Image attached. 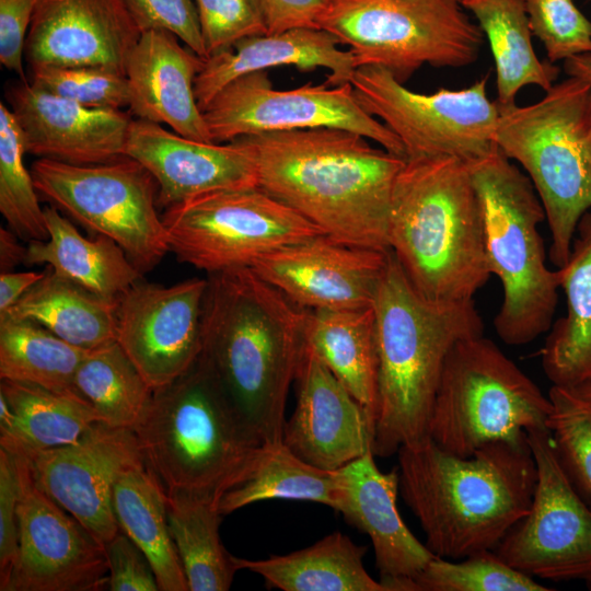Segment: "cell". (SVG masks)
<instances>
[{
	"label": "cell",
	"mask_w": 591,
	"mask_h": 591,
	"mask_svg": "<svg viewBox=\"0 0 591 591\" xmlns=\"http://www.w3.org/2000/svg\"><path fill=\"white\" fill-rule=\"evenodd\" d=\"M241 139L252 152L259 188L324 234L347 244L390 251L392 193L405 159L339 128Z\"/></svg>",
	"instance_id": "6da1fadb"
},
{
	"label": "cell",
	"mask_w": 591,
	"mask_h": 591,
	"mask_svg": "<svg viewBox=\"0 0 591 591\" xmlns=\"http://www.w3.org/2000/svg\"><path fill=\"white\" fill-rule=\"evenodd\" d=\"M397 456L399 493L437 557L494 551L530 510L537 471L529 442H494L462 457L428 437Z\"/></svg>",
	"instance_id": "7a4b0ae2"
},
{
	"label": "cell",
	"mask_w": 591,
	"mask_h": 591,
	"mask_svg": "<svg viewBox=\"0 0 591 591\" xmlns=\"http://www.w3.org/2000/svg\"><path fill=\"white\" fill-rule=\"evenodd\" d=\"M201 355L247 427L282 442L289 387L304 348L302 309L251 268L208 275Z\"/></svg>",
	"instance_id": "3957f363"
},
{
	"label": "cell",
	"mask_w": 591,
	"mask_h": 591,
	"mask_svg": "<svg viewBox=\"0 0 591 591\" xmlns=\"http://www.w3.org/2000/svg\"><path fill=\"white\" fill-rule=\"evenodd\" d=\"M378 357L373 453L389 457L429 437L445 359L462 339L483 335L474 301L420 296L390 251L372 302Z\"/></svg>",
	"instance_id": "277c9868"
},
{
	"label": "cell",
	"mask_w": 591,
	"mask_h": 591,
	"mask_svg": "<svg viewBox=\"0 0 591 591\" xmlns=\"http://www.w3.org/2000/svg\"><path fill=\"white\" fill-rule=\"evenodd\" d=\"M387 237L406 277L428 300L473 301L491 276L478 196L462 160L405 161L393 187Z\"/></svg>",
	"instance_id": "5b68a950"
},
{
	"label": "cell",
	"mask_w": 591,
	"mask_h": 591,
	"mask_svg": "<svg viewBox=\"0 0 591 591\" xmlns=\"http://www.w3.org/2000/svg\"><path fill=\"white\" fill-rule=\"evenodd\" d=\"M132 430L166 495L217 506L244 480L263 447L202 355L188 371L154 391Z\"/></svg>",
	"instance_id": "8992f818"
},
{
	"label": "cell",
	"mask_w": 591,
	"mask_h": 591,
	"mask_svg": "<svg viewBox=\"0 0 591 591\" xmlns=\"http://www.w3.org/2000/svg\"><path fill=\"white\" fill-rule=\"evenodd\" d=\"M467 164L482 209L488 269L502 286L495 331L507 345H525L552 327L560 288L559 269L546 265L538 231L545 210L530 178L498 148Z\"/></svg>",
	"instance_id": "52a82bcc"
},
{
	"label": "cell",
	"mask_w": 591,
	"mask_h": 591,
	"mask_svg": "<svg viewBox=\"0 0 591 591\" xmlns=\"http://www.w3.org/2000/svg\"><path fill=\"white\" fill-rule=\"evenodd\" d=\"M590 103L591 84L568 77L533 104L499 106L494 142L528 173L545 210L557 268L567 263L578 222L591 209Z\"/></svg>",
	"instance_id": "ba28073f"
},
{
	"label": "cell",
	"mask_w": 591,
	"mask_h": 591,
	"mask_svg": "<svg viewBox=\"0 0 591 591\" xmlns=\"http://www.w3.org/2000/svg\"><path fill=\"white\" fill-rule=\"evenodd\" d=\"M552 402L499 347L483 335L450 350L436 393L429 438L462 457L494 442L528 443L548 429Z\"/></svg>",
	"instance_id": "9c48e42d"
},
{
	"label": "cell",
	"mask_w": 591,
	"mask_h": 591,
	"mask_svg": "<svg viewBox=\"0 0 591 591\" xmlns=\"http://www.w3.org/2000/svg\"><path fill=\"white\" fill-rule=\"evenodd\" d=\"M461 0H328L320 28L347 45L356 67L378 66L405 83L419 68L476 61L484 34Z\"/></svg>",
	"instance_id": "30bf717a"
},
{
	"label": "cell",
	"mask_w": 591,
	"mask_h": 591,
	"mask_svg": "<svg viewBox=\"0 0 591 591\" xmlns=\"http://www.w3.org/2000/svg\"><path fill=\"white\" fill-rule=\"evenodd\" d=\"M31 173L40 196L88 230L116 242L141 273L170 252L158 211V184L136 160L74 165L38 159Z\"/></svg>",
	"instance_id": "8fae6325"
},
{
	"label": "cell",
	"mask_w": 591,
	"mask_h": 591,
	"mask_svg": "<svg viewBox=\"0 0 591 591\" xmlns=\"http://www.w3.org/2000/svg\"><path fill=\"white\" fill-rule=\"evenodd\" d=\"M170 252L218 274L252 268L265 255L323 232L258 186L196 196L163 210Z\"/></svg>",
	"instance_id": "7c38bea8"
},
{
	"label": "cell",
	"mask_w": 591,
	"mask_h": 591,
	"mask_svg": "<svg viewBox=\"0 0 591 591\" xmlns=\"http://www.w3.org/2000/svg\"><path fill=\"white\" fill-rule=\"evenodd\" d=\"M487 79L425 94L407 89L382 67L361 66L350 84L362 108L399 139L406 160L449 157L468 163L497 149L499 106L487 96Z\"/></svg>",
	"instance_id": "4fadbf2b"
},
{
	"label": "cell",
	"mask_w": 591,
	"mask_h": 591,
	"mask_svg": "<svg viewBox=\"0 0 591 591\" xmlns=\"http://www.w3.org/2000/svg\"><path fill=\"white\" fill-rule=\"evenodd\" d=\"M211 140L279 131L339 128L363 136L406 160L399 139L357 101L350 83H325L276 90L266 70L244 74L225 85L202 111Z\"/></svg>",
	"instance_id": "5bb4252c"
},
{
	"label": "cell",
	"mask_w": 591,
	"mask_h": 591,
	"mask_svg": "<svg viewBox=\"0 0 591 591\" xmlns=\"http://www.w3.org/2000/svg\"><path fill=\"white\" fill-rule=\"evenodd\" d=\"M537 479L529 512L494 552L512 568L552 581L591 575V509L567 479L548 429L528 433Z\"/></svg>",
	"instance_id": "9a60e30c"
},
{
	"label": "cell",
	"mask_w": 591,
	"mask_h": 591,
	"mask_svg": "<svg viewBox=\"0 0 591 591\" xmlns=\"http://www.w3.org/2000/svg\"><path fill=\"white\" fill-rule=\"evenodd\" d=\"M11 453L19 478V548L5 591L107 587L106 547L37 485L24 454Z\"/></svg>",
	"instance_id": "2e32d148"
},
{
	"label": "cell",
	"mask_w": 591,
	"mask_h": 591,
	"mask_svg": "<svg viewBox=\"0 0 591 591\" xmlns=\"http://www.w3.org/2000/svg\"><path fill=\"white\" fill-rule=\"evenodd\" d=\"M207 288L208 278L172 286L140 279L118 299L116 341L153 391L175 381L200 357Z\"/></svg>",
	"instance_id": "e0dca14e"
},
{
	"label": "cell",
	"mask_w": 591,
	"mask_h": 591,
	"mask_svg": "<svg viewBox=\"0 0 591 591\" xmlns=\"http://www.w3.org/2000/svg\"><path fill=\"white\" fill-rule=\"evenodd\" d=\"M18 453L28 460L37 485L106 547L120 531L114 484L144 461L134 430L96 422L74 443Z\"/></svg>",
	"instance_id": "ac0fdd59"
},
{
	"label": "cell",
	"mask_w": 591,
	"mask_h": 591,
	"mask_svg": "<svg viewBox=\"0 0 591 591\" xmlns=\"http://www.w3.org/2000/svg\"><path fill=\"white\" fill-rule=\"evenodd\" d=\"M389 253L322 233L265 255L251 269L299 309H361L372 305Z\"/></svg>",
	"instance_id": "d6986e66"
},
{
	"label": "cell",
	"mask_w": 591,
	"mask_h": 591,
	"mask_svg": "<svg viewBox=\"0 0 591 591\" xmlns=\"http://www.w3.org/2000/svg\"><path fill=\"white\" fill-rule=\"evenodd\" d=\"M294 381L297 404L282 431V443L294 455L336 471L373 452V415L305 345Z\"/></svg>",
	"instance_id": "ffe728a7"
},
{
	"label": "cell",
	"mask_w": 591,
	"mask_h": 591,
	"mask_svg": "<svg viewBox=\"0 0 591 591\" xmlns=\"http://www.w3.org/2000/svg\"><path fill=\"white\" fill-rule=\"evenodd\" d=\"M125 155L154 177L163 210L207 193L257 186L252 152L241 138L202 142L136 118L128 129Z\"/></svg>",
	"instance_id": "44dd1931"
},
{
	"label": "cell",
	"mask_w": 591,
	"mask_h": 591,
	"mask_svg": "<svg viewBox=\"0 0 591 591\" xmlns=\"http://www.w3.org/2000/svg\"><path fill=\"white\" fill-rule=\"evenodd\" d=\"M141 32L124 0H36L24 56L38 66H99L125 74Z\"/></svg>",
	"instance_id": "7402d4cb"
},
{
	"label": "cell",
	"mask_w": 591,
	"mask_h": 591,
	"mask_svg": "<svg viewBox=\"0 0 591 591\" xmlns=\"http://www.w3.org/2000/svg\"><path fill=\"white\" fill-rule=\"evenodd\" d=\"M7 97L27 154L74 165L126 157L132 118L121 109L83 106L23 81Z\"/></svg>",
	"instance_id": "603a6c76"
},
{
	"label": "cell",
	"mask_w": 591,
	"mask_h": 591,
	"mask_svg": "<svg viewBox=\"0 0 591 591\" xmlns=\"http://www.w3.org/2000/svg\"><path fill=\"white\" fill-rule=\"evenodd\" d=\"M204 61L167 31L141 33L125 66L130 113L186 138L213 142L194 88Z\"/></svg>",
	"instance_id": "cb8c5ba5"
},
{
	"label": "cell",
	"mask_w": 591,
	"mask_h": 591,
	"mask_svg": "<svg viewBox=\"0 0 591 591\" xmlns=\"http://www.w3.org/2000/svg\"><path fill=\"white\" fill-rule=\"evenodd\" d=\"M374 456L370 451L339 468L345 487L340 513L370 537L381 581L413 579L436 555L415 537L397 510V467L384 473Z\"/></svg>",
	"instance_id": "d4e9b609"
},
{
	"label": "cell",
	"mask_w": 591,
	"mask_h": 591,
	"mask_svg": "<svg viewBox=\"0 0 591 591\" xmlns=\"http://www.w3.org/2000/svg\"><path fill=\"white\" fill-rule=\"evenodd\" d=\"M339 45L333 34L311 27L245 37L205 59L195 79L197 104L202 112L233 80L276 67L292 66L301 71L324 68L328 71L327 84H348L357 67L352 53Z\"/></svg>",
	"instance_id": "484cf974"
},
{
	"label": "cell",
	"mask_w": 591,
	"mask_h": 591,
	"mask_svg": "<svg viewBox=\"0 0 591 591\" xmlns=\"http://www.w3.org/2000/svg\"><path fill=\"white\" fill-rule=\"evenodd\" d=\"M566 313L552 324L541 361L553 385L591 384V209L579 220L567 263L558 268Z\"/></svg>",
	"instance_id": "4316f807"
},
{
	"label": "cell",
	"mask_w": 591,
	"mask_h": 591,
	"mask_svg": "<svg viewBox=\"0 0 591 591\" xmlns=\"http://www.w3.org/2000/svg\"><path fill=\"white\" fill-rule=\"evenodd\" d=\"M48 239L27 244V265L47 264L53 271L106 299L118 300L142 273L112 239L84 237L56 207L44 208Z\"/></svg>",
	"instance_id": "83f0119b"
},
{
	"label": "cell",
	"mask_w": 591,
	"mask_h": 591,
	"mask_svg": "<svg viewBox=\"0 0 591 591\" xmlns=\"http://www.w3.org/2000/svg\"><path fill=\"white\" fill-rule=\"evenodd\" d=\"M100 416L76 396L42 386L1 380L0 447L40 451L77 442Z\"/></svg>",
	"instance_id": "f1b7e54d"
},
{
	"label": "cell",
	"mask_w": 591,
	"mask_h": 591,
	"mask_svg": "<svg viewBox=\"0 0 591 591\" xmlns=\"http://www.w3.org/2000/svg\"><path fill=\"white\" fill-rule=\"evenodd\" d=\"M304 345L374 417L378 357L372 305L345 310H302Z\"/></svg>",
	"instance_id": "f546056e"
},
{
	"label": "cell",
	"mask_w": 591,
	"mask_h": 591,
	"mask_svg": "<svg viewBox=\"0 0 591 591\" xmlns=\"http://www.w3.org/2000/svg\"><path fill=\"white\" fill-rule=\"evenodd\" d=\"M366 546L336 531L315 544L286 555L251 560L233 556L237 570L263 577L282 591H386L363 565Z\"/></svg>",
	"instance_id": "4dcf8cb0"
},
{
	"label": "cell",
	"mask_w": 591,
	"mask_h": 591,
	"mask_svg": "<svg viewBox=\"0 0 591 591\" xmlns=\"http://www.w3.org/2000/svg\"><path fill=\"white\" fill-rule=\"evenodd\" d=\"M118 300L100 297L50 267L3 315L32 321L85 350L116 341Z\"/></svg>",
	"instance_id": "1f68e13d"
},
{
	"label": "cell",
	"mask_w": 591,
	"mask_h": 591,
	"mask_svg": "<svg viewBox=\"0 0 591 591\" xmlns=\"http://www.w3.org/2000/svg\"><path fill=\"white\" fill-rule=\"evenodd\" d=\"M120 530L143 552L162 591H188L187 579L169 529L167 496L144 461L125 470L113 488Z\"/></svg>",
	"instance_id": "d6a6232c"
},
{
	"label": "cell",
	"mask_w": 591,
	"mask_h": 591,
	"mask_svg": "<svg viewBox=\"0 0 591 591\" xmlns=\"http://www.w3.org/2000/svg\"><path fill=\"white\" fill-rule=\"evenodd\" d=\"M487 37L496 68L497 104H515L519 91L536 85L547 91L559 69L541 60L532 45L528 15L520 0H461Z\"/></svg>",
	"instance_id": "836d02e7"
},
{
	"label": "cell",
	"mask_w": 591,
	"mask_h": 591,
	"mask_svg": "<svg viewBox=\"0 0 591 591\" xmlns=\"http://www.w3.org/2000/svg\"><path fill=\"white\" fill-rule=\"evenodd\" d=\"M273 499L311 501L340 512L345 499L340 471L315 467L282 442L264 444L244 480L221 497L218 510L224 517Z\"/></svg>",
	"instance_id": "e575fe53"
},
{
	"label": "cell",
	"mask_w": 591,
	"mask_h": 591,
	"mask_svg": "<svg viewBox=\"0 0 591 591\" xmlns=\"http://www.w3.org/2000/svg\"><path fill=\"white\" fill-rule=\"evenodd\" d=\"M89 351L32 321L0 317L1 380L79 397L74 378Z\"/></svg>",
	"instance_id": "d590c367"
},
{
	"label": "cell",
	"mask_w": 591,
	"mask_h": 591,
	"mask_svg": "<svg viewBox=\"0 0 591 591\" xmlns=\"http://www.w3.org/2000/svg\"><path fill=\"white\" fill-rule=\"evenodd\" d=\"M167 496V521L189 591H227L237 568L220 541L222 514L213 502Z\"/></svg>",
	"instance_id": "8d00e7d4"
},
{
	"label": "cell",
	"mask_w": 591,
	"mask_h": 591,
	"mask_svg": "<svg viewBox=\"0 0 591 591\" xmlns=\"http://www.w3.org/2000/svg\"><path fill=\"white\" fill-rule=\"evenodd\" d=\"M74 387L103 422L129 429L138 425L154 393L117 341L86 354Z\"/></svg>",
	"instance_id": "74e56055"
},
{
	"label": "cell",
	"mask_w": 591,
	"mask_h": 591,
	"mask_svg": "<svg viewBox=\"0 0 591 591\" xmlns=\"http://www.w3.org/2000/svg\"><path fill=\"white\" fill-rule=\"evenodd\" d=\"M21 128L11 108L0 103V212L10 230L24 241L48 239L44 209L24 163Z\"/></svg>",
	"instance_id": "f35d334b"
},
{
	"label": "cell",
	"mask_w": 591,
	"mask_h": 591,
	"mask_svg": "<svg viewBox=\"0 0 591 591\" xmlns=\"http://www.w3.org/2000/svg\"><path fill=\"white\" fill-rule=\"evenodd\" d=\"M547 428L557 460L575 491L591 509V402L576 390L552 385Z\"/></svg>",
	"instance_id": "ab89813d"
},
{
	"label": "cell",
	"mask_w": 591,
	"mask_h": 591,
	"mask_svg": "<svg viewBox=\"0 0 591 591\" xmlns=\"http://www.w3.org/2000/svg\"><path fill=\"white\" fill-rule=\"evenodd\" d=\"M535 578L484 551L459 560L433 557L412 579V591H548Z\"/></svg>",
	"instance_id": "60d3db41"
},
{
	"label": "cell",
	"mask_w": 591,
	"mask_h": 591,
	"mask_svg": "<svg viewBox=\"0 0 591 591\" xmlns=\"http://www.w3.org/2000/svg\"><path fill=\"white\" fill-rule=\"evenodd\" d=\"M31 84L45 92L94 108L129 106L126 76L99 66H38Z\"/></svg>",
	"instance_id": "b9f144b4"
},
{
	"label": "cell",
	"mask_w": 591,
	"mask_h": 591,
	"mask_svg": "<svg viewBox=\"0 0 591 591\" xmlns=\"http://www.w3.org/2000/svg\"><path fill=\"white\" fill-rule=\"evenodd\" d=\"M548 61L591 53V22L573 0H520Z\"/></svg>",
	"instance_id": "7bdbcfd3"
},
{
	"label": "cell",
	"mask_w": 591,
	"mask_h": 591,
	"mask_svg": "<svg viewBox=\"0 0 591 591\" xmlns=\"http://www.w3.org/2000/svg\"><path fill=\"white\" fill-rule=\"evenodd\" d=\"M207 58L239 40L267 34L258 0H196Z\"/></svg>",
	"instance_id": "ee69618b"
},
{
	"label": "cell",
	"mask_w": 591,
	"mask_h": 591,
	"mask_svg": "<svg viewBox=\"0 0 591 591\" xmlns=\"http://www.w3.org/2000/svg\"><path fill=\"white\" fill-rule=\"evenodd\" d=\"M141 33L164 30L174 34L200 58L207 53L196 0H124Z\"/></svg>",
	"instance_id": "f6af8a7d"
},
{
	"label": "cell",
	"mask_w": 591,
	"mask_h": 591,
	"mask_svg": "<svg viewBox=\"0 0 591 591\" xmlns=\"http://www.w3.org/2000/svg\"><path fill=\"white\" fill-rule=\"evenodd\" d=\"M19 478L14 455L0 447V590L5 591L19 548Z\"/></svg>",
	"instance_id": "bcb514c9"
},
{
	"label": "cell",
	"mask_w": 591,
	"mask_h": 591,
	"mask_svg": "<svg viewBox=\"0 0 591 591\" xmlns=\"http://www.w3.org/2000/svg\"><path fill=\"white\" fill-rule=\"evenodd\" d=\"M107 588L111 591H158L152 566L143 552L120 530L106 545Z\"/></svg>",
	"instance_id": "7dc6e473"
},
{
	"label": "cell",
	"mask_w": 591,
	"mask_h": 591,
	"mask_svg": "<svg viewBox=\"0 0 591 591\" xmlns=\"http://www.w3.org/2000/svg\"><path fill=\"white\" fill-rule=\"evenodd\" d=\"M36 0H0V62L27 82L23 67Z\"/></svg>",
	"instance_id": "c3c4849f"
},
{
	"label": "cell",
	"mask_w": 591,
	"mask_h": 591,
	"mask_svg": "<svg viewBox=\"0 0 591 591\" xmlns=\"http://www.w3.org/2000/svg\"><path fill=\"white\" fill-rule=\"evenodd\" d=\"M267 33L291 28H320V20L328 0H258Z\"/></svg>",
	"instance_id": "681fc988"
},
{
	"label": "cell",
	"mask_w": 591,
	"mask_h": 591,
	"mask_svg": "<svg viewBox=\"0 0 591 591\" xmlns=\"http://www.w3.org/2000/svg\"><path fill=\"white\" fill-rule=\"evenodd\" d=\"M44 271H7L0 274V315L8 312L44 276Z\"/></svg>",
	"instance_id": "f907efd6"
},
{
	"label": "cell",
	"mask_w": 591,
	"mask_h": 591,
	"mask_svg": "<svg viewBox=\"0 0 591 591\" xmlns=\"http://www.w3.org/2000/svg\"><path fill=\"white\" fill-rule=\"evenodd\" d=\"M18 235L11 230L0 228V271H13L20 264H26L27 246L18 241Z\"/></svg>",
	"instance_id": "816d5d0a"
},
{
	"label": "cell",
	"mask_w": 591,
	"mask_h": 591,
	"mask_svg": "<svg viewBox=\"0 0 591 591\" xmlns=\"http://www.w3.org/2000/svg\"><path fill=\"white\" fill-rule=\"evenodd\" d=\"M564 68L568 77H576L591 84V53L566 59Z\"/></svg>",
	"instance_id": "f5cc1de1"
},
{
	"label": "cell",
	"mask_w": 591,
	"mask_h": 591,
	"mask_svg": "<svg viewBox=\"0 0 591 591\" xmlns=\"http://www.w3.org/2000/svg\"><path fill=\"white\" fill-rule=\"evenodd\" d=\"M587 150H588V155L591 162V103H590L588 130H587Z\"/></svg>",
	"instance_id": "db71d44e"
},
{
	"label": "cell",
	"mask_w": 591,
	"mask_h": 591,
	"mask_svg": "<svg viewBox=\"0 0 591 591\" xmlns=\"http://www.w3.org/2000/svg\"><path fill=\"white\" fill-rule=\"evenodd\" d=\"M576 390L580 395H582L586 399H588L589 402H591V384H588V385H583L581 387H578V389H573Z\"/></svg>",
	"instance_id": "11a10c76"
},
{
	"label": "cell",
	"mask_w": 591,
	"mask_h": 591,
	"mask_svg": "<svg viewBox=\"0 0 591 591\" xmlns=\"http://www.w3.org/2000/svg\"><path fill=\"white\" fill-rule=\"evenodd\" d=\"M584 582H586V586L589 590H591V575L588 576L586 579H584Z\"/></svg>",
	"instance_id": "9f6ffc18"
}]
</instances>
